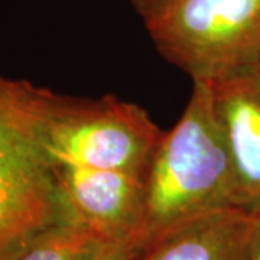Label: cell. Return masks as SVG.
<instances>
[{
	"instance_id": "cell-1",
	"label": "cell",
	"mask_w": 260,
	"mask_h": 260,
	"mask_svg": "<svg viewBox=\"0 0 260 260\" xmlns=\"http://www.w3.org/2000/svg\"><path fill=\"white\" fill-rule=\"evenodd\" d=\"M143 184L140 253L179 224L236 208L232 167L214 113L210 83L194 81L181 119L159 140Z\"/></svg>"
},
{
	"instance_id": "cell-2",
	"label": "cell",
	"mask_w": 260,
	"mask_h": 260,
	"mask_svg": "<svg viewBox=\"0 0 260 260\" xmlns=\"http://www.w3.org/2000/svg\"><path fill=\"white\" fill-rule=\"evenodd\" d=\"M52 93L0 77V260H15L58 224L74 221L47 146Z\"/></svg>"
},
{
	"instance_id": "cell-3",
	"label": "cell",
	"mask_w": 260,
	"mask_h": 260,
	"mask_svg": "<svg viewBox=\"0 0 260 260\" xmlns=\"http://www.w3.org/2000/svg\"><path fill=\"white\" fill-rule=\"evenodd\" d=\"M142 18L159 54L192 81L259 65L260 0H160Z\"/></svg>"
},
{
	"instance_id": "cell-4",
	"label": "cell",
	"mask_w": 260,
	"mask_h": 260,
	"mask_svg": "<svg viewBox=\"0 0 260 260\" xmlns=\"http://www.w3.org/2000/svg\"><path fill=\"white\" fill-rule=\"evenodd\" d=\"M164 132L142 107L114 97L71 100L52 94L47 146L56 165L145 177Z\"/></svg>"
},
{
	"instance_id": "cell-5",
	"label": "cell",
	"mask_w": 260,
	"mask_h": 260,
	"mask_svg": "<svg viewBox=\"0 0 260 260\" xmlns=\"http://www.w3.org/2000/svg\"><path fill=\"white\" fill-rule=\"evenodd\" d=\"M56 175L75 223L103 243H130L139 249L145 194L142 175L75 165H56Z\"/></svg>"
},
{
	"instance_id": "cell-6",
	"label": "cell",
	"mask_w": 260,
	"mask_h": 260,
	"mask_svg": "<svg viewBox=\"0 0 260 260\" xmlns=\"http://www.w3.org/2000/svg\"><path fill=\"white\" fill-rule=\"evenodd\" d=\"M214 113L230 160L236 208L260 215V68L210 83Z\"/></svg>"
},
{
	"instance_id": "cell-7",
	"label": "cell",
	"mask_w": 260,
	"mask_h": 260,
	"mask_svg": "<svg viewBox=\"0 0 260 260\" xmlns=\"http://www.w3.org/2000/svg\"><path fill=\"white\" fill-rule=\"evenodd\" d=\"M257 221L240 208L205 214L153 239L140 260H251Z\"/></svg>"
},
{
	"instance_id": "cell-8",
	"label": "cell",
	"mask_w": 260,
	"mask_h": 260,
	"mask_svg": "<svg viewBox=\"0 0 260 260\" xmlns=\"http://www.w3.org/2000/svg\"><path fill=\"white\" fill-rule=\"evenodd\" d=\"M103 242L75 221L42 233L15 260H95Z\"/></svg>"
},
{
	"instance_id": "cell-9",
	"label": "cell",
	"mask_w": 260,
	"mask_h": 260,
	"mask_svg": "<svg viewBox=\"0 0 260 260\" xmlns=\"http://www.w3.org/2000/svg\"><path fill=\"white\" fill-rule=\"evenodd\" d=\"M95 260H140V250L130 243H103Z\"/></svg>"
},
{
	"instance_id": "cell-10",
	"label": "cell",
	"mask_w": 260,
	"mask_h": 260,
	"mask_svg": "<svg viewBox=\"0 0 260 260\" xmlns=\"http://www.w3.org/2000/svg\"><path fill=\"white\" fill-rule=\"evenodd\" d=\"M251 260H260V215L256 233H254V240H253V249H251Z\"/></svg>"
},
{
	"instance_id": "cell-11",
	"label": "cell",
	"mask_w": 260,
	"mask_h": 260,
	"mask_svg": "<svg viewBox=\"0 0 260 260\" xmlns=\"http://www.w3.org/2000/svg\"><path fill=\"white\" fill-rule=\"evenodd\" d=\"M133 3H135V6L138 8V10H139V13L142 15L143 12H146L148 9H150L152 6H155L158 2H160V0H132Z\"/></svg>"
},
{
	"instance_id": "cell-12",
	"label": "cell",
	"mask_w": 260,
	"mask_h": 260,
	"mask_svg": "<svg viewBox=\"0 0 260 260\" xmlns=\"http://www.w3.org/2000/svg\"><path fill=\"white\" fill-rule=\"evenodd\" d=\"M259 68H260V59H259Z\"/></svg>"
}]
</instances>
